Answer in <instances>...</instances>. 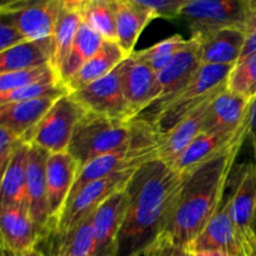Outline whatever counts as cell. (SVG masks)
Here are the masks:
<instances>
[{
    "mask_svg": "<svg viewBox=\"0 0 256 256\" xmlns=\"http://www.w3.org/2000/svg\"><path fill=\"white\" fill-rule=\"evenodd\" d=\"M192 38L198 42V56L202 65H235L242 58L246 32L222 29Z\"/></svg>",
    "mask_w": 256,
    "mask_h": 256,
    "instance_id": "cell-16",
    "label": "cell"
},
{
    "mask_svg": "<svg viewBox=\"0 0 256 256\" xmlns=\"http://www.w3.org/2000/svg\"><path fill=\"white\" fill-rule=\"evenodd\" d=\"M192 36L222 29L246 32L256 26V0H192L180 12Z\"/></svg>",
    "mask_w": 256,
    "mask_h": 256,
    "instance_id": "cell-5",
    "label": "cell"
},
{
    "mask_svg": "<svg viewBox=\"0 0 256 256\" xmlns=\"http://www.w3.org/2000/svg\"><path fill=\"white\" fill-rule=\"evenodd\" d=\"M86 112L114 119L132 120L122 85V62L102 79L70 92Z\"/></svg>",
    "mask_w": 256,
    "mask_h": 256,
    "instance_id": "cell-8",
    "label": "cell"
},
{
    "mask_svg": "<svg viewBox=\"0 0 256 256\" xmlns=\"http://www.w3.org/2000/svg\"><path fill=\"white\" fill-rule=\"evenodd\" d=\"M248 138L252 142V152H254V162L256 165V99L252 102V112H250V124H249V135Z\"/></svg>",
    "mask_w": 256,
    "mask_h": 256,
    "instance_id": "cell-39",
    "label": "cell"
},
{
    "mask_svg": "<svg viewBox=\"0 0 256 256\" xmlns=\"http://www.w3.org/2000/svg\"><path fill=\"white\" fill-rule=\"evenodd\" d=\"M136 169L122 170L102 179L92 182L82 188L62 209L56 224L50 232L58 235H64L72 232L85 218L92 215L104 200L120 189L126 186L128 182Z\"/></svg>",
    "mask_w": 256,
    "mask_h": 256,
    "instance_id": "cell-7",
    "label": "cell"
},
{
    "mask_svg": "<svg viewBox=\"0 0 256 256\" xmlns=\"http://www.w3.org/2000/svg\"><path fill=\"white\" fill-rule=\"evenodd\" d=\"M252 102L225 88L208 112L204 132L212 134H236L250 122Z\"/></svg>",
    "mask_w": 256,
    "mask_h": 256,
    "instance_id": "cell-13",
    "label": "cell"
},
{
    "mask_svg": "<svg viewBox=\"0 0 256 256\" xmlns=\"http://www.w3.org/2000/svg\"><path fill=\"white\" fill-rule=\"evenodd\" d=\"M132 2L152 9L158 18L178 19L182 8L192 0H132Z\"/></svg>",
    "mask_w": 256,
    "mask_h": 256,
    "instance_id": "cell-34",
    "label": "cell"
},
{
    "mask_svg": "<svg viewBox=\"0 0 256 256\" xmlns=\"http://www.w3.org/2000/svg\"><path fill=\"white\" fill-rule=\"evenodd\" d=\"M116 0H59L62 9L82 15L84 10L96 4H112Z\"/></svg>",
    "mask_w": 256,
    "mask_h": 256,
    "instance_id": "cell-38",
    "label": "cell"
},
{
    "mask_svg": "<svg viewBox=\"0 0 256 256\" xmlns=\"http://www.w3.org/2000/svg\"><path fill=\"white\" fill-rule=\"evenodd\" d=\"M22 144H24V140L22 138L12 134L6 128L0 126V169H2V174L9 165L18 148Z\"/></svg>",
    "mask_w": 256,
    "mask_h": 256,
    "instance_id": "cell-35",
    "label": "cell"
},
{
    "mask_svg": "<svg viewBox=\"0 0 256 256\" xmlns=\"http://www.w3.org/2000/svg\"><path fill=\"white\" fill-rule=\"evenodd\" d=\"M42 82H60L52 65L0 74V92H12Z\"/></svg>",
    "mask_w": 256,
    "mask_h": 256,
    "instance_id": "cell-31",
    "label": "cell"
},
{
    "mask_svg": "<svg viewBox=\"0 0 256 256\" xmlns=\"http://www.w3.org/2000/svg\"><path fill=\"white\" fill-rule=\"evenodd\" d=\"M82 18L85 24L102 35V39L106 42H116L115 2L92 5L82 12Z\"/></svg>",
    "mask_w": 256,
    "mask_h": 256,
    "instance_id": "cell-32",
    "label": "cell"
},
{
    "mask_svg": "<svg viewBox=\"0 0 256 256\" xmlns=\"http://www.w3.org/2000/svg\"><path fill=\"white\" fill-rule=\"evenodd\" d=\"M232 216L240 240L252 235V218L256 208V165L244 162L238 168V179L230 192Z\"/></svg>",
    "mask_w": 256,
    "mask_h": 256,
    "instance_id": "cell-17",
    "label": "cell"
},
{
    "mask_svg": "<svg viewBox=\"0 0 256 256\" xmlns=\"http://www.w3.org/2000/svg\"><path fill=\"white\" fill-rule=\"evenodd\" d=\"M184 176L160 159L135 170L125 186L126 212L114 256L144 255L162 236Z\"/></svg>",
    "mask_w": 256,
    "mask_h": 256,
    "instance_id": "cell-1",
    "label": "cell"
},
{
    "mask_svg": "<svg viewBox=\"0 0 256 256\" xmlns=\"http://www.w3.org/2000/svg\"><path fill=\"white\" fill-rule=\"evenodd\" d=\"M250 124V122H249ZM249 124L236 134H212L202 132L184 152L172 164L180 174H188L199 165L224 154L238 142H244L249 135Z\"/></svg>",
    "mask_w": 256,
    "mask_h": 256,
    "instance_id": "cell-15",
    "label": "cell"
},
{
    "mask_svg": "<svg viewBox=\"0 0 256 256\" xmlns=\"http://www.w3.org/2000/svg\"><path fill=\"white\" fill-rule=\"evenodd\" d=\"M52 36L40 40H26L16 46L0 52V74L52 65Z\"/></svg>",
    "mask_w": 256,
    "mask_h": 256,
    "instance_id": "cell-23",
    "label": "cell"
},
{
    "mask_svg": "<svg viewBox=\"0 0 256 256\" xmlns=\"http://www.w3.org/2000/svg\"><path fill=\"white\" fill-rule=\"evenodd\" d=\"M62 6L59 0H32L22 9L6 15L28 40H40L54 35Z\"/></svg>",
    "mask_w": 256,
    "mask_h": 256,
    "instance_id": "cell-20",
    "label": "cell"
},
{
    "mask_svg": "<svg viewBox=\"0 0 256 256\" xmlns=\"http://www.w3.org/2000/svg\"><path fill=\"white\" fill-rule=\"evenodd\" d=\"M32 0H0V12H12L26 6Z\"/></svg>",
    "mask_w": 256,
    "mask_h": 256,
    "instance_id": "cell-40",
    "label": "cell"
},
{
    "mask_svg": "<svg viewBox=\"0 0 256 256\" xmlns=\"http://www.w3.org/2000/svg\"><path fill=\"white\" fill-rule=\"evenodd\" d=\"M86 112V109L69 92L54 102L52 109L22 136V140L50 154L68 152L75 128Z\"/></svg>",
    "mask_w": 256,
    "mask_h": 256,
    "instance_id": "cell-6",
    "label": "cell"
},
{
    "mask_svg": "<svg viewBox=\"0 0 256 256\" xmlns=\"http://www.w3.org/2000/svg\"><path fill=\"white\" fill-rule=\"evenodd\" d=\"M242 256H256V240L252 235L245 239Z\"/></svg>",
    "mask_w": 256,
    "mask_h": 256,
    "instance_id": "cell-43",
    "label": "cell"
},
{
    "mask_svg": "<svg viewBox=\"0 0 256 256\" xmlns=\"http://www.w3.org/2000/svg\"><path fill=\"white\" fill-rule=\"evenodd\" d=\"M202 68L198 56V42L190 38L186 45L176 54L172 62L158 74L162 94L155 102H164L182 89Z\"/></svg>",
    "mask_w": 256,
    "mask_h": 256,
    "instance_id": "cell-21",
    "label": "cell"
},
{
    "mask_svg": "<svg viewBox=\"0 0 256 256\" xmlns=\"http://www.w3.org/2000/svg\"><path fill=\"white\" fill-rule=\"evenodd\" d=\"M128 58L129 55L122 49V46L116 42L105 40L96 54L85 62L84 66L65 84V86L68 88L69 92H76L104 78Z\"/></svg>",
    "mask_w": 256,
    "mask_h": 256,
    "instance_id": "cell-25",
    "label": "cell"
},
{
    "mask_svg": "<svg viewBox=\"0 0 256 256\" xmlns=\"http://www.w3.org/2000/svg\"><path fill=\"white\" fill-rule=\"evenodd\" d=\"M216 96L206 100L198 109L190 112L169 132L162 135L160 134L162 139H160L159 149H158V159L172 165L186 150V148L204 132L208 112H209L212 100Z\"/></svg>",
    "mask_w": 256,
    "mask_h": 256,
    "instance_id": "cell-19",
    "label": "cell"
},
{
    "mask_svg": "<svg viewBox=\"0 0 256 256\" xmlns=\"http://www.w3.org/2000/svg\"><path fill=\"white\" fill-rule=\"evenodd\" d=\"M49 155L50 152L45 149L30 145L26 162V208L42 240L52 229L46 190V162Z\"/></svg>",
    "mask_w": 256,
    "mask_h": 256,
    "instance_id": "cell-9",
    "label": "cell"
},
{
    "mask_svg": "<svg viewBox=\"0 0 256 256\" xmlns=\"http://www.w3.org/2000/svg\"><path fill=\"white\" fill-rule=\"evenodd\" d=\"M126 205L128 198L124 188L110 195L94 212V256H114L118 235L124 222Z\"/></svg>",
    "mask_w": 256,
    "mask_h": 256,
    "instance_id": "cell-12",
    "label": "cell"
},
{
    "mask_svg": "<svg viewBox=\"0 0 256 256\" xmlns=\"http://www.w3.org/2000/svg\"><path fill=\"white\" fill-rule=\"evenodd\" d=\"M226 88L235 94L254 102L256 99V54L240 59L230 72Z\"/></svg>",
    "mask_w": 256,
    "mask_h": 256,
    "instance_id": "cell-30",
    "label": "cell"
},
{
    "mask_svg": "<svg viewBox=\"0 0 256 256\" xmlns=\"http://www.w3.org/2000/svg\"><path fill=\"white\" fill-rule=\"evenodd\" d=\"M132 135V120L114 119L88 112L75 128L68 152L82 169L96 158L126 146Z\"/></svg>",
    "mask_w": 256,
    "mask_h": 256,
    "instance_id": "cell-4",
    "label": "cell"
},
{
    "mask_svg": "<svg viewBox=\"0 0 256 256\" xmlns=\"http://www.w3.org/2000/svg\"><path fill=\"white\" fill-rule=\"evenodd\" d=\"M256 54V26L249 34L246 35V40H245V45H244V50H242V54L240 59L242 58H246L249 55Z\"/></svg>",
    "mask_w": 256,
    "mask_h": 256,
    "instance_id": "cell-41",
    "label": "cell"
},
{
    "mask_svg": "<svg viewBox=\"0 0 256 256\" xmlns=\"http://www.w3.org/2000/svg\"><path fill=\"white\" fill-rule=\"evenodd\" d=\"M66 94H69V90L62 82H42L12 92H0V105L44 98H62Z\"/></svg>",
    "mask_w": 256,
    "mask_h": 256,
    "instance_id": "cell-33",
    "label": "cell"
},
{
    "mask_svg": "<svg viewBox=\"0 0 256 256\" xmlns=\"http://www.w3.org/2000/svg\"><path fill=\"white\" fill-rule=\"evenodd\" d=\"M79 170L80 165L68 152L49 155L46 162V190L52 229L66 204Z\"/></svg>",
    "mask_w": 256,
    "mask_h": 256,
    "instance_id": "cell-14",
    "label": "cell"
},
{
    "mask_svg": "<svg viewBox=\"0 0 256 256\" xmlns=\"http://www.w3.org/2000/svg\"><path fill=\"white\" fill-rule=\"evenodd\" d=\"M250 232H252V235L255 238V240H256V208H255L254 218H252V228H250Z\"/></svg>",
    "mask_w": 256,
    "mask_h": 256,
    "instance_id": "cell-45",
    "label": "cell"
},
{
    "mask_svg": "<svg viewBox=\"0 0 256 256\" xmlns=\"http://www.w3.org/2000/svg\"><path fill=\"white\" fill-rule=\"evenodd\" d=\"M115 16L116 42L130 56L134 52V46L142 30L158 16L152 9L132 0H116Z\"/></svg>",
    "mask_w": 256,
    "mask_h": 256,
    "instance_id": "cell-22",
    "label": "cell"
},
{
    "mask_svg": "<svg viewBox=\"0 0 256 256\" xmlns=\"http://www.w3.org/2000/svg\"><path fill=\"white\" fill-rule=\"evenodd\" d=\"M232 68L234 65H202L180 92L164 102H152L132 119L152 124L159 134H166L190 112L226 88Z\"/></svg>",
    "mask_w": 256,
    "mask_h": 256,
    "instance_id": "cell-3",
    "label": "cell"
},
{
    "mask_svg": "<svg viewBox=\"0 0 256 256\" xmlns=\"http://www.w3.org/2000/svg\"><path fill=\"white\" fill-rule=\"evenodd\" d=\"M242 142L185 174L169 222L160 239L188 248L222 205Z\"/></svg>",
    "mask_w": 256,
    "mask_h": 256,
    "instance_id": "cell-2",
    "label": "cell"
},
{
    "mask_svg": "<svg viewBox=\"0 0 256 256\" xmlns=\"http://www.w3.org/2000/svg\"><path fill=\"white\" fill-rule=\"evenodd\" d=\"M2 248L12 252H22L38 246L42 240L38 228L26 208L0 205Z\"/></svg>",
    "mask_w": 256,
    "mask_h": 256,
    "instance_id": "cell-18",
    "label": "cell"
},
{
    "mask_svg": "<svg viewBox=\"0 0 256 256\" xmlns=\"http://www.w3.org/2000/svg\"><path fill=\"white\" fill-rule=\"evenodd\" d=\"M58 99L59 98H44L0 105V126L6 128L22 139L45 116Z\"/></svg>",
    "mask_w": 256,
    "mask_h": 256,
    "instance_id": "cell-24",
    "label": "cell"
},
{
    "mask_svg": "<svg viewBox=\"0 0 256 256\" xmlns=\"http://www.w3.org/2000/svg\"><path fill=\"white\" fill-rule=\"evenodd\" d=\"M190 252L202 250H219L232 256H242L244 242H242L236 232L232 216L230 192L212 218L206 226L198 235L189 248Z\"/></svg>",
    "mask_w": 256,
    "mask_h": 256,
    "instance_id": "cell-11",
    "label": "cell"
},
{
    "mask_svg": "<svg viewBox=\"0 0 256 256\" xmlns=\"http://www.w3.org/2000/svg\"><path fill=\"white\" fill-rule=\"evenodd\" d=\"M122 85L132 118L149 106L162 94L158 72L134 54L122 62Z\"/></svg>",
    "mask_w": 256,
    "mask_h": 256,
    "instance_id": "cell-10",
    "label": "cell"
},
{
    "mask_svg": "<svg viewBox=\"0 0 256 256\" xmlns=\"http://www.w3.org/2000/svg\"><path fill=\"white\" fill-rule=\"evenodd\" d=\"M192 256H232L228 252L219 250H202V252H192Z\"/></svg>",
    "mask_w": 256,
    "mask_h": 256,
    "instance_id": "cell-44",
    "label": "cell"
},
{
    "mask_svg": "<svg viewBox=\"0 0 256 256\" xmlns=\"http://www.w3.org/2000/svg\"><path fill=\"white\" fill-rule=\"evenodd\" d=\"M144 256H192V252L188 248L178 246L166 240L159 239Z\"/></svg>",
    "mask_w": 256,
    "mask_h": 256,
    "instance_id": "cell-37",
    "label": "cell"
},
{
    "mask_svg": "<svg viewBox=\"0 0 256 256\" xmlns=\"http://www.w3.org/2000/svg\"><path fill=\"white\" fill-rule=\"evenodd\" d=\"M82 18L78 12H68V10L60 9L59 16H58L56 25H55L54 35V54H52V66L56 72L59 76V72L69 54L72 45L74 42L75 35L78 29L82 25Z\"/></svg>",
    "mask_w": 256,
    "mask_h": 256,
    "instance_id": "cell-28",
    "label": "cell"
},
{
    "mask_svg": "<svg viewBox=\"0 0 256 256\" xmlns=\"http://www.w3.org/2000/svg\"><path fill=\"white\" fill-rule=\"evenodd\" d=\"M104 42L105 40L102 39V35L98 34L89 25L82 22L75 35L72 49L59 72L60 82L66 84L84 66L85 62L96 54Z\"/></svg>",
    "mask_w": 256,
    "mask_h": 256,
    "instance_id": "cell-27",
    "label": "cell"
},
{
    "mask_svg": "<svg viewBox=\"0 0 256 256\" xmlns=\"http://www.w3.org/2000/svg\"><path fill=\"white\" fill-rule=\"evenodd\" d=\"M2 256H45L42 254V250L39 249L38 246L32 248V249H29V250H25V252H9V250L6 249H2Z\"/></svg>",
    "mask_w": 256,
    "mask_h": 256,
    "instance_id": "cell-42",
    "label": "cell"
},
{
    "mask_svg": "<svg viewBox=\"0 0 256 256\" xmlns=\"http://www.w3.org/2000/svg\"><path fill=\"white\" fill-rule=\"evenodd\" d=\"M29 149L30 145L26 142L20 145L2 174L0 205L26 208V162Z\"/></svg>",
    "mask_w": 256,
    "mask_h": 256,
    "instance_id": "cell-26",
    "label": "cell"
},
{
    "mask_svg": "<svg viewBox=\"0 0 256 256\" xmlns=\"http://www.w3.org/2000/svg\"><path fill=\"white\" fill-rule=\"evenodd\" d=\"M26 36L19 30V28L6 16L2 14L0 22V52L10 49L12 46L26 42Z\"/></svg>",
    "mask_w": 256,
    "mask_h": 256,
    "instance_id": "cell-36",
    "label": "cell"
},
{
    "mask_svg": "<svg viewBox=\"0 0 256 256\" xmlns=\"http://www.w3.org/2000/svg\"><path fill=\"white\" fill-rule=\"evenodd\" d=\"M188 40L189 39H184L182 35L175 34L156 42L152 46L140 50V52H134L132 54L159 74L172 62L178 52L186 45Z\"/></svg>",
    "mask_w": 256,
    "mask_h": 256,
    "instance_id": "cell-29",
    "label": "cell"
}]
</instances>
